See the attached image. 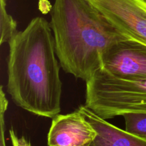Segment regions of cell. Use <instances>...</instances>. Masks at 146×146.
I'll use <instances>...</instances> for the list:
<instances>
[{"instance_id": "obj_1", "label": "cell", "mask_w": 146, "mask_h": 146, "mask_svg": "<svg viewBox=\"0 0 146 146\" xmlns=\"http://www.w3.org/2000/svg\"><path fill=\"white\" fill-rule=\"evenodd\" d=\"M8 44L7 92L14 104L38 116L59 114L63 83L50 23L35 17Z\"/></svg>"}, {"instance_id": "obj_2", "label": "cell", "mask_w": 146, "mask_h": 146, "mask_svg": "<svg viewBox=\"0 0 146 146\" xmlns=\"http://www.w3.org/2000/svg\"><path fill=\"white\" fill-rule=\"evenodd\" d=\"M49 23L61 67L86 82L102 68L110 47L129 39L88 0H55Z\"/></svg>"}, {"instance_id": "obj_3", "label": "cell", "mask_w": 146, "mask_h": 146, "mask_svg": "<svg viewBox=\"0 0 146 146\" xmlns=\"http://www.w3.org/2000/svg\"><path fill=\"white\" fill-rule=\"evenodd\" d=\"M86 84L85 105L104 119L146 113V79H121L101 69Z\"/></svg>"}, {"instance_id": "obj_4", "label": "cell", "mask_w": 146, "mask_h": 146, "mask_svg": "<svg viewBox=\"0 0 146 146\" xmlns=\"http://www.w3.org/2000/svg\"><path fill=\"white\" fill-rule=\"evenodd\" d=\"M119 32L146 45V3L143 0H88Z\"/></svg>"}, {"instance_id": "obj_5", "label": "cell", "mask_w": 146, "mask_h": 146, "mask_svg": "<svg viewBox=\"0 0 146 146\" xmlns=\"http://www.w3.org/2000/svg\"><path fill=\"white\" fill-rule=\"evenodd\" d=\"M101 69L121 79H146V45L132 39L118 41L104 54Z\"/></svg>"}, {"instance_id": "obj_6", "label": "cell", "mask_w": 146, "mask_h": 146, "mask_svg": "<svg viewBox=\"0 0 146 146\" xmlns=\"http://www.w3.org/2000/svg\"><path fill=\"white\" fill-rule=\"evenodd\" d=\"M97 132L78 111L58 114L52 118L47 136L48 146H90Z\"/></svg>"}, {"instance_id": "obj_7", "label": "cell", "mask_w": 146, "mask_h": 146, "mask_svg": "<svg viewBox=\"0 0 146 146\" xmlns=\"http://www.w3.org/2000/svg\"><path fill=\"white\" fill-rule=\"evenodd\" d=\"M78 110L97 132L90 146H146V138L115 126L86 105H81Z\"/></svg>"}, {"instance_id": "obj_8", "label": "cell", "mask_w": 146, "mask_h": 146, "mask_svg": "<svg viewBox=\"0 0 146 146\" xmlns=\"http://www.w3.org/2000/svg\"><path fill=\"white\" fill-rule=\"evenodd\" d=\"M17 21L7 12L6 0H0V44L9 42L17 32Z\"/></svg>"}, {"instance_id": "obj_9", "label": "cell", "mask_w": 146, "mask_h": 146, "mask_svg": "<svg viewBox=\"0 0 146 146\" xmlns=\"http://www.w3.org/2000/svg\"><path fill=\"white\" fill-rule=\"evenodd\" d=\"M123 117L125 121V131L146 138V113H127Z\"/></svg>"}, {"instance_id": "obj_10", "label": "cell", "mask_w": 146, "mask_h": 146, "mask_svg": "<svg viewBox=\"0 0 146 146\" xmlns=\"http://www.w3.org/2000/svg\"><path fill=\"white\" fill-rule=\"evenodd\" d=\"M9 133L10 138H11L13 146H31L30 142H29L24 136H21L20 138L17 136L13 128H11Z\"/></svg>"}, {"instance_id": "obj_11", "label": "cell", "mask_w": 146, "mask_h": 146, "mask_svg": "<svg viewBox=\"0 0 146 146\" xmlns=\"http://www.w3.org/2000/svg\"><path fill=\"white\" fill-rule=\"evenodd\" d=\"M143 1L144 2H145V3H146V0H143Z\"/></svg>"}]
</instances>
